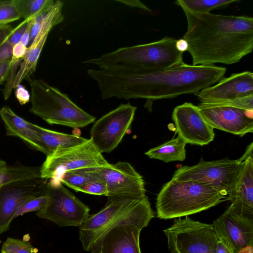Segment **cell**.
<instances>
[{"label":"cell","instance_id":"15","mask_svg":"<svg viewBox=\"0 0 253 253\" xmlns=\"http://www.w3.org/2000/svg\"><path fill=\"white\" fill-rule=\"evenodd\" d=\"M198 106L205 120L213 129L240 136L253 132V109L243 110L201 103Z\"/></svg>","mask_w":253,"mask_h":253},{"label":"cell","instance_id":"43","mask_svg":"<svg viewBox=\"0 0 253 253\" xmlns=\"http://www.w3.org/2000/svg\"><path fill=\"white\" fill-rule=\"evenodd\" d=\"M1 253H4L1 252Z\"/></svg>","mask_w":253,"mask_h":253},{"label":"cell","instance_id":"19","mask_svg":"<svg viewBox=\"0 0 253 253\" xmlns=\"http://www.w3.org/2000/svg\"><path fill=\"white\" fill-rule=\"evenodd\" d=\"M142 229L124 224L109 231L91 251V253H141L139 237Z\"/></svg>","mask_w":253,"mask_h":253},{"label":"cell","instance_id":"34","mask_svg":"<svg viewBox=\"0 0 253 253\" xmlns=\"http://www.w3.org/2000/svg\"><path fill=\"white\" fill-rule=\"evenodd\" d=\"M15 89V96L20 104L24 105L30 101L31 94L24 86L20 84Z\"/></svg>","mask_w":253,"mask_h":253},{"label":"cell","instance_id":"4","mask_svg":"<svg viewBox=\"0 0 253 253\" xmlns=\"http://www.w3.org/2000/svg\"><path fill=\"white\" fill-rule=\"evenodd\" d=\"M154 217L146 196L142 198H108L105 207L98 212L89 214L79 227V239L84 250L91 252L114 228L132 224L143 229Z\"/></svg>","mask_w":253,"mask_h":253},{"label":"cell","instance_id":"23","mask_svg":"<svg viewBox=\"0 0 253 253\" xmlns=\"http://www.w3.org/2000/svg\"><path fill=\"white\" fill-rule=\"evenodd\" d=\"M40 139L44 149V154L48 156L57 149L82 143L87 139L50 130L36 125Z\"/></svg>","mask_w":253,"mask_h":253},{"label":"cell","instance_id":"30","mask_svg":"<svg viewBox=\"0 0 253 253\" xmlns=\"http://www.w3.org/2000/svg\"><path fill=\"white\" fill-rule=\"evenodd\" d=\"M48 197L45 192L35 196L25 202L18 209L13 219L27 212L39 211L46 204Z\"/></svg>","mask_w":253,"mask_h":253},{"label":"cell","instance_id":"40","mask_svg":"<svg viewBox=\"0 0 253 253\" xmlns=\"http://www.w3.org/2000/svg\"><path fill=\"white\" fill-rule=\"evenodd\" d=\"M175 46L178 51L182 53L187 51L188 49V43L183 38L177 40Z\"/></svg>","mask_w":253,"mask_h":253},{"label":"cell","instance_id":"29","mask_svg":"<svg viewBox=\"0 0 253 253\" xmlns=\"http://www.w3.org/2000/svg\"><path fill=\"white\" fill-rule=\"evenodd\" d=\"M21 18V15L13 0H0V25H8Z\"/></svg>","mask_w":253,"mask_h":253},{"label":"cell","instance_id":"5","mask_svg":"<svg viewBox=\"0 0 253 253\" xmlns=\"http://www.w3.org/2000/svg\"><path fill=\"white\" fill-rule=\"evenodd\" d=\"M226 200V195L205 183L171 179L157 195V215L163 219L181 217L207 210Z\"/></svg>","mask_w":253,"mask_h":253},{"label":"cell","instance_id":"33","mask_svg":"<svg viewBox=\"0 0 253 253\" xmlns=\"http://www.w3.org/2000/svg\"><path fill=\"white\" fill-rule=\"evenodd\" d=\"M33 19H34L24 20L15 28H13L5 41L12 46L20 42Z\"/></svg>","mask_w":253,"mask_h":253},{"label":"cell","instance_id":"28","mask_svg":"<svg viewBox=\"0 0 253 253\" xmlns=\"http://www.w3.org/2000/svg\"><path fill=\"white\" fill-rule=\"evenodd\" d=\"M1 252L4 253H37L28 242L8 237L3 243Z\"/></svg>","mask_w":253,"mask_h":253},{"label":"cell","instance_id":"32","mask_svg":"<svg viewBox=\"0 0 253 253\" xmlns=\"http://www.w3.org/2000/svg\"><path fill=\"white\" fill-rule=\"evenodd\" d=\"M77 192L95 195L107 196L108 191L105 183L100 178L89 181L82 187Z\"/></svg>","mask_w":253,"mask_h":253},{"label":"cell","instance_id":"13","mask_svg":"<svg viewBox=\"0 0 253 253\" xmlns=\"http://www.w3.org/2000/svg\"><path fill=\"white\" fill-rule=\"evenodd\" d=\"M98 173L106 185L108 198H142L146 196L143 177L127 162L110 164L100 169Z\"/></svg>","mask_w":253,"mask_h":253},{"label":"cell","instance_id":"7","mask_svg":"<svg viewBox=\"0 0 253 253\" xmlns=\"http://www.w3.org/2000/svg\"><path fill=\"white\" fill-rule=\"evenodd\" d=\"M90 139L80 144L60 148L46 156L40 166L43 180L59 181L65 172L84 168H102L109 166Z\"/></svg>","mask_w":253,"mask_h":253},{"label":"cell","instance_id":"9","mask_svg":"<svg viewBox=\"0 0 253 253\" xmlns=\"http://www.w3.org/2000/svg\"><path fill=\"white\" fill-rule=\"evenodd\" d=\"M243 163L240 159L205 161L202 158L196 165L178 167L172 179L203 183L228 196L235 186Z\"/></svg>","mask_w":253,"mask_h":253},{"label":"cell","instance_id":"37","mask_svg":"<svg viewBox=\"0 0 253 253\" xmlns=\"http://www.w3.org/2000/svg\"><path fill=\"white\" fill-rule=\"evenodd\" d=\"M11 60L0 63V84L9 77L11 68Z\"/></svg>","mask_w":253,"mask_h":253},{"label":"cell","instance_id":"27","mask_svg":"<svg viewBox=\"0 0 253 253\" xmlns=\"http://www.w3.org/2000/svg\"><path fill=\"white\" fill-rule=\"evenodd\" d=\"M21 17L35 19L47 12L53 5V0H13Z\"/></svg>","mask_w":253,"mask_h":253},{"label":"cell","instance_id":"18","mask_svg":"<svg viewBox=\"0 0 253 253\" xmlns=\"http://www.w3.org/2000/svg\"><path fill=\"white\" fill-rule=\"evenodd\" d=\"M195 95L201 103L205 104L253 95V74L248 71L232 74Z\"/></svg>","mask_w":253,"mask_h":253},{"label":"cell","instance_id":"41","mask_svg":"<svg viewBox=\"0 0 253 253\" xmlns=\"http://www.w3.org/2000/svg\"><path fill=\"white\" fill-rule=\"evenodd\" d=\"M215 253H232L219 240L217 242L215 249Z\"/></svg>","mask_w":253,"mask_h":253},{"label":"cell","instance_id":"17","mask_svg":"<svg viewBox=\"0 0 253 253\" xmlns=\"http://www.w3.org/2000/svg\"><path fill=\"white\" fill-rule=\"evenodd\" d=\"M63 3L56 0L45 14L41 29L28 47V51L23 59L16 75L13 88H15L24 79H29L35 71L38 60L46 42L48 33L55 25L61 22L64 17L62 13Z\"/></svg>","mask_w":253,"mask_h":253},{"label":"cell","instance_id":"44","mask_svg":"<svg viewBox=\"0 0 253 253\" xmlns=\"http://www.w3.org/2000/svg\"><path fill=\"white\" fill-rule=\"evenodd\" d=\"M0 187H1V186H0Z\"/></svg>","mask_w":253,"mask_h":253},{"label":"cell","instance_id":"1","mask_svg":"<svg viewBox=\"0 0 253 253\" xmlns=\"http://www.w3.org/2000/svg\"><path fill=\"white\" fill-rule=\"evenodd\" d=\"M226 69L215 65L182 63L150 73L90 69L87 73L97 82L102 99L111 97L149 100L198 93L224 77Z\"/></svg>","mask_w":253,"mask_h":253},{"label":"cell","instance_id":"3","mask_svg":"<svg viewBox=\"0 0 253 253\" xmlns=\"http://www.w3.org/2000/svg\"><path fill=\"white\" fill-rule=\"evenodd\" d=\"M176 41L166 36L156 42L119 48L83 63L95 65L101 70L138 73L157 72L184 62L183 53L176 48Z\"/></svg>","mask_w":253,"mask_h":253},{"label":"cell","instance_id":"14","mask_svg":"<svg viewBox=\"0 0 253 253\" xmlns=\"http://www.w3.org/2000/svg\"><path fill=\"white\" fill-rule=\"evenodd\" d=\"M173 121L178 136L187 144L204 146L214 138L213 128L206 122L198 106L190 102L175 107Z\"/></svg>","mask_w":253,"mask_h":253},{"label":"cell","instance_id":"2","mask_svg":"<svg viewBox=\"0 0 253 253\" xmlns=\"http://www.w3.org/2000/svg\"><path fill=\"white\" fill-rule=\"evenodd\" d=\"M187 30L183 38L193 65H231L253 48V18L184 11Z\"/></svg>","mask_w":253,"mask_h":253},{"label":"cell","instance_id":"38","mask_svg":"<svg viewBox=\"0 0 253 253\" xmlns=\"http://www.w3.org/2000/svg\"><path fill=\"white\" fill-rule=\"evenodd\" d=\"M116 1L122 2L125 5L130 7H134L140 8L148 11H151V10L146 6L145 4L142 3L140 1L138 0H116Z\"/></svg>","mask_w":253,"mask_h":253},{"label":"cell","instance_id":"35","mask_svg":"<svg viewBox=\"0 0 253 253\" xmlns=\"http://www.w3.org/2000/svg\"><path fill=\"white\" fill-rule=\"evenodd\" d=\"M28 51V47L20 42L13 46L12 59L23 61Z\"/></svg>","mask_w":253,"mask_h":253},{"label":"cell","instance_id":"39","mask_svg":"<svg viewBox=\"0 0 253 253\" xmlns=\"http://www.w3.org/2000/svg\"><path fill=\"white\" fill-rule=\"evenodd\" d=\"M12 29L9 24L0 25V46L5 41Z\"/></svg>","mask_w":253,"mask_h":253},{"label":"cell","instance_id":"21","mask_svg":"<svg viewBox=\"0 0 253 253\" xmlns=\"http://www.w3.org/2000/svg\"><path fill=\"white\" fill-rule=\"evenodd\" d=\"M0 117L4 125L6 135L18 137L33 149L44 154L36 125L18 116L8 106L0 109Z\"/></svg>","mask_w":253,"mask_h":253},{"label":"cell","instance_id":"25","mask_svg":"<svg viewBox=\"0 0 253 253\" xmlns=\"http://www.w3.org/2000/svg\"><path fill=\"white\" fill-rule=\"evenodd\" d=\"M240 0H177L175 2L183 11L197 13H209L214 9H223Z\"/></svg>","mask_w":253,"mask_h":253},{"label":"cell","instance_id":"12","mask_svg":"<svg viewBox=\"0 0 253 253\" xmlns=\"http://www.w3.org/2000/svg\"><path fill=\"white\" fill-rule=\"evenodd\" d=\"M212 225L219 240L232 253L253 247V218L240 214L230 206Z\"/></svg>","mask_w":253,"mask_h":253},{"label":"cell","instance_id":"26","mask_svg":"<svg viewBox=\"0 0 253 253\" xmlns=\"http://www.w3.org/2000/svg\"><path fill=\"white\" fill-rule=\"evenodd\" d=\"M100 169L84 168L67 171L61 175L59 181L77 191L86 183L100 179L98 173Z\"/></svg>","mask_w":253,"mask_h":253},{"label":"cell","instance_id":"10","mask_svg":"<svg viewBox=\"0 0 253 253\" xmlns=\"http://www.w3.org/2000/svg\"><path fill=\"white\" fill-rule=\"evenodd\" d=\"M48 197L45 206L37 212L40 218L50 220L60 227L81 226L89 215V208L66 189L60 181L46 183Z\"/></svg>","mask_w":253,"mask_h":253},{"label":"cell","instance_id":"20","mask_svg":"<svg viewBox=\"0 0 253 253\" xmlns=\"http://www.w3.org/2000/svg\"><path fill=\"white\" fill-rule=\"evenodd\" d=\"M227 197L233 210L243 216L253 218V156L244 161L235 186Z\"/></svg>","mask_w":253,"mask_h":253},{"label":"cell","instance_id":"11","mask_svg":"<svg viewBox=\"0 0 253 253\" xmlns=\"http://www.w3.org/2000/svg\"><path fill=\"white\" fill-rule=\"evenodd\" d=\"M136 108L129 103L122 104L95 122L90 139L101 153H111L118 147L133 121Z\"/></svg>","mask_w":253,"mask_h":253},{"label":"cell","instance_id":"24","mask_svg":"<svg viewBox=\"0 0 253 253\" xmlns=\"http://www.w3.org/2000/svg\"><path fill=\"white\" fill-rule=\"evenodd\" d=\"M186 144L183 139L178 136L149 149L145 154L151 159H157L165 163L183 161L186 158Z\"/></svg>","mask_w":253,"mask_h":253},{"label":"cell","instance_id":"31","mask_svg":"<svg viewBox=\"0 0 253 253\" xmlns=\"http://www.w3.org/2000/svg\"><path fill=\"white\" fill-rule=\"evenodd\" d=\"M208 104L214 106H228L243 110L253 109V95Z\"/></svg>","mask_w":253,"mask_h":253},{"label":"cell","instance_id":"42","mask_svg":"<svg viewBox=\"0 0 253 253\" xmlns=\"http://www.w3.org/2000/svg\"><path fill=\"white\" fill-rule=\"evenodd\" d=\"M239 253H253V247L249 246L241 250Z\"/></svg>","mask_w":253,"mask_h":253},{"label":"cell","instance_id":"36","mask_svg":"<svg viewBox=\"0 0 253 253\" xmlns=\"http://www.w3.org/2000/svg\"><path fill=\"white\" fill-rule=\"evenodd\" d=\"M13 46L5 41L0 46V63L12 59Z\"/></svg>","mask_w":253,"mask_h":253},{"label":"cell","instance_id":"16","mask_svg":"<svg viewBox=\"0 0 253 253\" xmlns=\"http://www.w3.org/2000/svg\"><path fill=\"white\" fill-rule=\"evenodd\" d=\"M44 180L10 183L0 187V234L6 231L20 207L46 191Z\"/></svg>","mask_w":253,"mask_h":253},{"label":"cell","instance_id":"22","mask_svg":"<svg viewBox=\"0 0 253 253\" xmlns=\"http://www.w3.org/2000/svg\"><path fill=\"white\" fill-rule=\"evenodd\" d=\"M41 167H30L20 164L8 165L0 159V187L10 183L42 179Z\"/></svg>","mask_w":253,"mask_h":253},{"label":"cell","instance_id":"6","mask_svg":"<svg viewBox=\"0 0 253 253\" xmlns=\"http://www.w3.org/2000/svg\"><path fill=\"white\" fill-rule=\"evenodd\" d=\"M30 111L50 125L83 127L95 118L74 103L68 95L41 79L30 83Z\"/></svg>","mask_w":253,"mask_h":253},{"label":"cell","instance_id":"8","mask_svg":"<svg viewBox=\"0 0 253 253\" xmlns=\"http://www.w3.org/2000/svg\"><path fill=\"white\" fill-rule=\"evenodd\" d=\"M163 232L171 253H215L219 241L212 224L195 221L188 216L175 219Z\"/></svg>","mask_w":253,"mask_h":253}]
</instances>
